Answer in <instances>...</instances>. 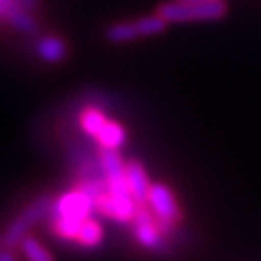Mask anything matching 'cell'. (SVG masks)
Segmentation results:
<instances>
[{
    "label": "cell",
    "mask_w": 261,
    "mask_h": 261,
    "mask_svg": "<svg viewBox=\"0 0 261 261\" xmlns=\"http://www.w3.org/2000/svg\"><path fill=\"white\" fill-rule=\"evenodd\" d=\"M180 2H207V0H180Z\"/></svg>",
    "instance_id": "15"
},
{
    "label": "cell",
    "mask_w": 261,
    "mask_h": 261,
    "mask_svg": "<svg viewBox=\"0 0 261 261\" xmlns=\"http://www.w3.org/2000/svg\"><path fill=\"white\" fill-rule=\"evenodd\" d=\"M19 246H21V252L28 257V261H55L47 248L41 242H37L33 236H25Z\"/></svg>",
    "instance_id": "12"
},
{
    "label": "cell",
    "mask_w": 261,
    "mask_h": 261,
    "mask_svg": "<svg viewBox=\"0 0 261 261\" xmlns=\"http://www.w3.org/2000/svg\"><path fill=\"white\" fill-rule=\"evenodd\" d=\"M147 205L157 217L159 224L163 228V232L167 234L172 230V226L180 221V209H178L176 197L172 194V190L165 184H153L147 197Z\"/></svg>",
    "instance_id": "3"
},
{
    "label": "cell",
    "mask_w": 261,
    "mask_h": 261,
    "mask_svg": "<svg viewBox=\"0 0 261 261\" xmlns=\"http://www.w3.org/2000/svg\"><path fill=\"white\" fill-rule=\"evenodd\" d=\"M132 223H134V234L143 248H147V250H161L163 248L165 232L159 224L157 217L153 215L151 209H147V205H140Z\"/></svg>",
    "instance_id": "5"
},
{
    "label": "cell",
    "mask_w": 261,
    "mask_h": 261,
    "mask_svg": "<svg viewBox=\"0 0 261 261\" xmlns=\"http://www.w3.org/2000/svg\"><path fill=\"white\" fill-rule=\"evenodd\" d=\"M107 118H105V114L101 109H97V107H87L84 112H82V116H80V124H82V130H84L85 136H89L91 140H95L97 136H99V132L105 128V124H107Z\"/></svg>",
    "instance_id": "10"
},
{
    "label": "cell",
    "mask_w": 261,
    "mask_h": 261,
    "mask_svg": "<svg viewBox=\"0 0 261 261\" xmlns=\"http://www.w3.org/2000/svg\"><path fill=\"white\" fill-rule=\"evenodd\" d=\"M97 209V203L91 196H87L82 190H72L64 196H60L55 201L50 217L58 219H74V221H85L91 217V211Z\"/></svg>",
    "instance_id": "4"
},
{
    "label": "cell",
    "mask_w": 261,
    "mask_h": 261,
    "mask_svg": "<svg viewBox=\"0 0 261 261\" xmlns=\"http://www.w3.org/2000/svg\"><path fill=\"white\" fill-rule=\"evenodd\" d=\"M0 261H18V259H16V253L12 252V250L4 248L2 253H0Z\"/></svg>",
    "instance_id": "14"
},
{
    "label": "cell",
    "mask_w": 261,
    "mask_h": 261,
    "mask_svg": "<svg viewBox=\"0 0 261 261\" xmlns=\"http://www.w3.org/2000/svg\"><path fill=\"white\" fill-rule=\"evenodd\" d=\"M105 37L111 43H116V45H122V43H130V41H136V39H141V29L138 19L136 21H116V23H111L109 28L105 29Z\"/></svg>",
    "instance_id": "8"
},
{
    "label": "cell",
    "mask_w": 261,
    "mask_h": 261,
    "mask_svg": "<svg viewBox=\"0 0 261 261\" xmlns=\"http://www.w3.org/2000/svg\"><path fill=\"white\" fill-rule=\"evenodd\" d=\"M35 53H37V56L43 62L60 64L62 60H66V56H68V45H66L64 39L56 37V35H47V37L39 39Z\"/></svg>",
    "instance_id": "7"
},
{
    "label": "cell",
    "mask_w": 261,
    "mask_h": 261,
    "mask_svg": "<svg viewBox=\"0 0 261 261\" xmlns=\"http://www.w3.org/2000/svg\"><path fill=\"white\" fill-rule=\"evenodd\" d=\"M126 180H128V186H130V192L132 196L136 197V201L140 205H147V197H149V190L153 184L149 182L147 170L140 161L126 163Z\"/></svg>",
    "instance_id": "6"
},
{
    "label": "cell",
    "mask_w": 261,
    "mask_h": 261,
    "mask_svg": "<svg viewBox=\"0 0 261 261\" xmlns=\"http://www.w3.org/2000/svg\"><path fill=\"white\" fill-rule=\"evenodd\" d=\"M2 246H4V242H2V236H0V253H2Z\"/></svg>",
    "instance_id": "16"
},
{
    "label": "cell",
    "mask_w": 261,
    "mask_h": 261,
    "mask_svg": "<svg viewBox=\"0 0 261 261\" xmlns=\"http://www.w3.org/2000/svg\"><path fill=\"white\" fill-rule=\"evenodd\" d=\"M75 242L82 244L84 248H97L99 244L103 242V228H101L99 221H95L93 217L85 219L82 223V228H80Z\"/></svg>",
    "instance_id": "11"
},
{
    "label": "cell",
    "mask_w": 261,
    "mask_h": 261,
    "mask_svg": "<svg viewBox=\"0 0 261 261\" xmlns=\"http://www.w3.org/2000/svg\"><path fill=\"white\" fill-rule=\"evenodd\" d=\"M157 12L168 23H188V21H215L228 14L226 0H207V2H163Z\"/></svg>",
    "instance_id": "1"
},
{
    "label": "cell",
    "mask_w": 261,
    "mask_h": 261,
    "mask_svg": "<svg viewBox=\"0 0 261 261\" xmlns=\"http://www.w3.org/2000/svg\"><path fill=\"white\" fill-rule=\"evenodd\" d=\"M84 221H74V219H58L53 217V228H55L56 236L64 238V240H75L80 228H82Z\"/></svg>",
    "instance_id": "13"
},
{
    "label": "cell",
    "mask_w": 261,
    "mask_h": 261,
    "mask_svg": "<svg viewBox=\"0 0 261 261\" xmlns=\"http://www.w3.org/2000/svg\"><path fill=\"white\" fill-rule=\"evenodd\" d=\"M53 207H55V199L50 196L35 197V199L8 224V228L4 230V234H2L4 248H8V250L18 248L19 244L23 242V238L29 236V230H31L41 219H45V217H48V215L53 213Z\"/></svg>",
    "instance_id": "2"
},
{
    "label": "cell",
    "mask_w": 261,
    "mask_h": 261,
    "mask_svg": "<svg viewBox=\"0 0 261 261\" xmlns=\"http://www.w3.org/2000/svg\"><path fill=\"white\" fill-rule=\"evenodd\" d=\"M126 138H128V136H126L124 126L114 120H109L95 140H97L101 149H118L122 143L126 141Z\"/></svg>",
    "instance_id": "9"
}]
</instances>
